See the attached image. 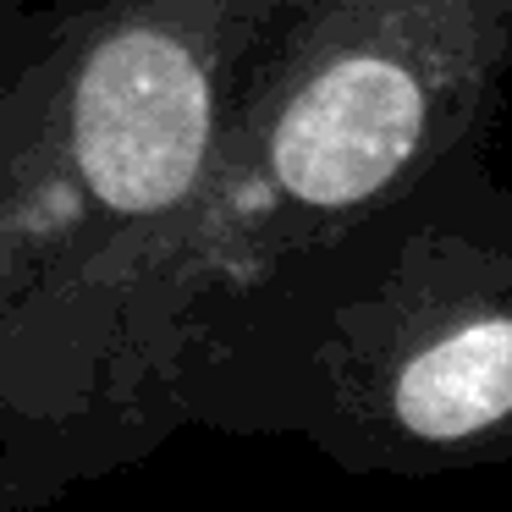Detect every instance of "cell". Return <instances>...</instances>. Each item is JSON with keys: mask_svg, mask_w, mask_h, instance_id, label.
I'll return each mask as SVG.
<instances>
[{"mask_svg": "<svg viewBox=\"0 0 512 512\" xmlns=\"http://www.w3.org/2000/svg\"><path fill=\"white\" fill-rule=\"evenodd\" d=\"M78 160L105 204L166 210L193 188L210 138V94L193 56L166 34L105 39L78 83Z\"/></svg>", "mask_w": 512, "mask_h": 512, "instance_id": "6da1fadb", "label": "cell"}, {"mask_svg": "<svg viewBox=\"0 0 512 512\" xmlns=\"http://www.w3.org/2000/svg\"><path fill=\"white\" fill-rule=\"evenodd\" d=\"M424 94L397 61L353 56L309 83L276 127V177L309 204H353L413 155Z\"/></svg>", "mask_w": 512, "mask_h": 512, "instance_id": "7a4b0ae2", "label": "cell"}, {"mask_svg": "<svg viewBox=\"0 0 512 512\" xmlns=\"http://www.w3.org/2000/svg\"><path fill=\"white\" fill-rule=\"evenodd\" d=\"M512 413V320H479L424 347L397 380V419L424 441H463Z\"/></svg>", "mask_w": 512, "mask_h": 512, "instance_id": "3957f363", "label": "cell"}]
</instances>
